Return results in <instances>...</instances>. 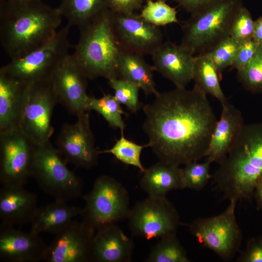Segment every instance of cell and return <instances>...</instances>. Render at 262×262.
I'll return each instance as SVG.
<instances>
[{
	"label": "cell",
	"instance_id": "1",
	"mask_svg": "<svg viewBox=\"0 0 262 262\" xmlns=\"http://www.w3.org/2000/svg\"><path fill=\"white\" fill-rule=\"evenodd\" d=\"M207 95L195 85L176 87L143 107V129L160 161L180 166L206 158L217 121Z\"/></svg>",
	"mask_w": 262,
	"mask_h": 262
},
{
	"label": "cell",
	"instance_id": "2",
	"mask_svg": "<svg viewBox=\"0 0 262 262\" xmlns=\"http://www.w3.org/2000/svg\"><path fill=\"white\" fill-rule=\"evenodd\" d=\"M58 8L41 1L0 2V41L11 60L41 46L57 33L62 19Z\"/></svg>",
	"mask_w": 262,
	"mask_h": 262
},
{
	"label": "cell",
	"instance_id": "3",
	"mask_svg": "<svg viewBox=\"0 0 262 262\" xmlns=\"http://www.w3.org/2000/svg\"><path fill=\"white\" fill-rule=\"evenodd\" d=\"M213 176V181L229 200L250 199L262 178V123L244 125Z\"/></svg>",
	"mask_w": 262,
	"mask_h": 262
},
{
	"label": "cell",
	"instance_id": "4",
	"mask_svg": "<svg viewBox=\"0 0 262 262\" xmlns=\"http://www.w3.org/2000/svg\"><path fill=\"white\" fill-rule=\"evenodd\" d=\"M111 13L107 8L79 28L80 38L72 55L87 79L117 78L121 48L113 29Z\"/></svg>",
	"mask_w": 262,
	"mask_h": 262
},
{
	"label": "cell",
	"instance_id": "5",
	"mask_svg": "<svg viewBox=\"0 0 262 262\" xmlns=\"http://www.w3.org/2000/svg\"><path fill=\"white\" fill-rule=\"evenodd\" d=\"M243 0H222L202 11L191 14L182 27L181 44L195 55L210 51L230 36L231 26Z\"/></svg>",
	"mask_w": 262,
	"mask_h": 262
},
{
	"label": "cell",
	"instance_id": "6",
	"mask_svg": "<svg viewBox=\"0 0 262 262\" xmlns=\"http://www.w3.org/2000/svg\"><path fill=\"white\" fill-rule=\"evenodd\" d=\"M70 26L68 24L41 46L20 58L11 60L0 68V73L27 84L50 80L69 54Z\"/></svg>",
	"mask_w": 262,
	"mask_h": 262
},
{
	"label": "cell",
	"instance_id": "7",
	"mask_svg": "<svg viewBox=\"0 0 262 262\" xmlns=\"http://www.w3.org/2000/svg\"><path fill=\"white\" fill-rule=\"evenodd\" d=\"M49 141L36 146L32 176L55 200L65 202L82 197L83 182L66 165Z\"/></svg>",
	"mask_w": 262,
	"mask_h": 262
},
{
	"label": "cell",
	"instance_id": "8",
	"mask_svg": "<svg viewBox=\"0 0 262 262\" xmlns=\"http://www.w3.org/2000/svg\"><path fill=\"white\" fill-rule=\"evenodd\" d=\"M83 198L85 205L81 216L82 221L96 230L127 219L131 210L127 189L108 175L97 178Z\"/></svg>",
	"mask_w": 262,
	"mask_h": 262
},
{
	"label": "cell",
	"instance_id": "9",
	"mask_svg": "<svg viewBox=\"0 0 262 262\" xmlns=\"http://www.w3.org/2000/svg\"><path fill=\"white\" fill-rule=\"evenodd\" d=\"M237 202L230 200L222 213L197 218L188 225L191 234L201 245L225 261L231 260L240 251L242 234L235 216Z\"/></svg>",
	"mask_w": 262,
	"mask_h": 262
},
{
	"label": "cell",
	"instance_id": "10",
	"mask_svg": "<svg viewBox=\"0 0 262 262\" xmlns=\"http://www.w3.org/2000/svg\"><path fill=\"white\" fill-rule=\"evenodd\" d=\"M58 103L50 80L29 84L19 128L36 145L49 141L52 135L51 120Z\"/></svg>",
	"mask_w": 262,
	"mask_h": 262
},
{
	"label": "cell",
	"instance_id": "11",
	"mask_svg": "<svg viewBox=\"0 0 262 262\" xmlns=\"http://www.w3.org/2000/svg\"><path fill=\"white\" fill-rule=\"evenodd\" d=\"M133 236L149 240L176 232L179 213L165 196H148L137 202L127 218Z\"/></svg>",
	"mask_w": 262,
	"mask_h": 262
},
{
	"label": "cell",
	"instance_id": "12",
	"mask_svg": "<svg viewBox=\"0 0 262 262\" xmlns=\"http://www.w3.org/2000/svg\"><path fill=\"white\" fill-rule=\"evenodd\" d=\"M37 145L20 128L0 133V181L2 185L24 186L32 176Z\"/></svg>",
	"mask_w": 262,
	"mask_h": 262
},
{
	"label": "cell",
	"instance_id": "13",
	"mask_svg": "<svg viewBox=\"0 0 262 262\" xmlns=\"http://www.w3.org/2000/svg\"><path fill=\"white\" fill-rule=\"evenodd\" d=\"M111 12L113 29L122 49L142 55H151L163 43L159 27L140 15Z\"/></svg>",
	"mask_w": 262,
	"mask_h": 262
},
{
	"label": "cell",
	"instance_id": "14",
	"mask_svg": "<svg viewBox=\"0 0 262 262\" xmlns=\"http://www.w3.org/2000/svg\"><path fill=\"white\" fill-rule=\"evenodd\" d=\"M56 143L65 161L76 167L89 169L97 164L99 153L87 112L78 116L75 123L64 124Z\"/></svg>",
	"mask_w": 262,
	"mask_h": 262
},
{
	"label": "cell",
	"instance_id": "15",
	"mask_svg": "<svg viewBox=\"0 0 262 262\" xmlns=\"http://www.w3.org/2000/svg\"><path fill=\"white\" fill-rule=\"evenodd\" d=\"M96 230L83 221L73 220L55 235L46 249L47 262H91L93 241Z\"/></svg>",
	"mask_w": 262,
	"mask_h": 262
},
{
	"label": "cell",
	"instance_id": "16",
	"mask_svg": "<svg viewBox=\"0 0 262 262\" xmlns=\"http://www.w3.org/2000/svg\"><path fill=\"white\" fill-rule=\"evenodd\" d=\"M87 79L72 54H69L50 79L58 102L77 117L87 112L89 96L86 93Z\"/></svg>",
	"mask_w": 262,
	"mask_h": 262
},
{
	"label": "cell",
	"instance_id": "17",
	"mask_svg": "<svg viewBox=\"0 0 262 262\" xmlns=\"http://www.w3.org/2000/svg\"><path fill=\"white\" fill-rule=\"evenodd\" d=\"M151 55L154 70L171 81L176 88H184L193 80L195 55L181 44L163 43Z\"/></svg>",
	"mask_w": 262,
	"mask_h": 262
},
{
	"label": "cell",
	"instance_id": "18",
	"mask_svg": "<svg viewBox=\"0 0 262 262\" xmlns=\"http://www.w3.org/2000/svg\"><path fill=\"white\" fill-rule=\"evenodd\" d=\"M48 246L39 234L13 226H0V260L7 262L43 261Z\"/></svg>",
	"mask_w": 262,
	"mask_h": 262
},
{
	"label": "cell",
	"instance_id": "19",
	"mask_svg": "<svg viewBox=\"0 0 262 262\" xmlns=\"http://www.w3.org/2000/svg\"><path fill=\"white\" fill-rule=\"evenodd\" d=\"M222 111L213 130L206 159L219 164L226 157L244 125L241 112L229 101L221 104Z\"/></svg>",
	"mask_w": 262,
	"mask_h": 262
},
{
	"label": "cell",
	"instance_id": "20",
	"mask_svg": "<svg viewBox=\"0 0 262 262\" xmlns=\"http://www.w3.org/2000/svg\"><path fill=\"white\" fill-rule=\"evenodd\" d=\"M37 195L21 185H2L0 190L1 224L22 227L30 223L38 207Z\"/></svg>",
	"mask_w": 262,
	"mask_h": 262
},
{
	"label": "cell",
	"instance_id": "21",
	"mask_svg": "<svg viewBox=\"0 0 262 262\" xmlns=\"http://www.w3.org/2000/svg\"><path fill=\"white\" fill-rule=\"evenodd\" d=\"M134 244L116 224L96 230L94 237L91 262H129L131 261Z\"/></svg>",
	"mask_w": 262,
	"mask_h": 262
},
{
	"label": "cell",
	"instance_id": "22",
	"mask_svg": "<svg viewBox=\"0 0 262 262\" xmlns=\"http://www.w3.org/2000/svg\"><path fill=\"white\" fill-rule=\"evenodd\" d=\"M29 86L0 73V133L19 128Z\"/></svg>",
	"mask_w": 262,
	"mask_h": 262
},
{
	"label": "cell",
	"instance_id": "23",
	"mask_svg": "<svg viewBox=\"0 0 262 262\" xmlns=\"http://www.w3.org/2000/svg\"><path fill=\"white\" fill-rule=\"evenodd\" d=\"M82 209L55 200L38 207L31 222L30 231L37 234L46 232L56 235L67 227L73 219L81 215Z\"/></svg>",
	"mask_w": 262,
	"mask_h": 262
},
{
	"label": "cell",
	"instance_id": "24",
	"mask_svg": "<svg viewBox=\"0 0 262 262\" xmlns=\"http://www.w3.org/2000/svg\"><path fill=\"white\" fill-rule=\"evenodd\" d=\"M154 69L143 55L121 49L117 66V78L137 84L147 96L158 92L155 87Z\"/></svg>",
	"mask_w": 262,
	"mask_h": 262
},
{
	"label": "cell",
	"instance_id": "25",
	"mask_svg": "<svg viewBox=\"0 0 262 262\" xmlns=\"http://www.w3.org/2000/svg\"><path fill=\"white\" fill-rule=\"evenodd\" d=\"M140 186L148 196H165L172 190L183 189L181 168L159 161L146 169Z\"/></svg>",
	"mask_w": 262,
	"mask_h": 262
},
{
	"label": "cell",
	"instance_id": "26",
	"mask_svg": "<svg viewBox=\"0 0 262 262\" xmlns=\"http://www.w3.org/2000/svg\"><path fill=\"white\" fill-rule=\"evenodd\" d=\"M221 77L207 53L195 55L193 71L195 85L207 94L217 99L221 104L228 101L220 85Z\"/></svg>",
	"mask_w": 262,
	"mask_h": 262
},
{
	"label": "cell",
	"instance_id": "27",
	"mask_svg": "<svg viewBox=\"0 0 262 262\" xmlns=\"http://www.w3.org/2000/svg\"><path fill=\"white\" fill-rule=\"evenodd\" d=\"M70 26L81 28L102 11L109 8L108 0H61L58 7Z\"/></svg>",
	"mask_w": 262,
	"mask_h": 262
},
{
	"label": "cell",
	"instance_id": "28",
	"mask_svg": "<svg viewBox=\"0 0 262 262\" xmlns=\"http://www.w3.org/2000/svg\"><path fill=\"white\" fill-rule=\"evenodd\" d=\"M146 262H189L187 252L176 236V232L161 237L151 249Z\"/></svg>",
	"mask_w": 262,
	"mask_h": 262
},
{
	"label": "cell",
	"instance_id": "29",
	"mask_svg": "<svg viewBox=\"0 0 262 262\" xmlns=\"http://www.w3.org/2000/svg\"><path fill=\"white\" fill-rule=\"evenodd\" d=\"M91 110L101 115L111 127L118 128L123 132L125 125L122 115L124 112L114 95L105 94L100 98L89 97L86 111Z\"/></svg>",
	"mask_w": 262,
	"mask_h": 262
},
{
	"label": "cell",
	"instance_id": "30",
	"mask_svg": "<svg viewBox=\"0 0 262 262\" xmlns=\"http://www.w3.org/2000/svg\"><path fill=\"white\" fill-rule=\"evenodd\" d=\"M121 134L120 138L111 148L98 151V153H111L119 161L137 167L143 173L146 169L141 162L140 156L143 149L148 147V144L145 145L137 144L125 138L123 132Z\"/></svg>",
	"mask_w": 262,
	"mask_h": 262
},
{
	"label": "cell",
	"instance_id": "31",
	"mask_svg": "<svg viewBox=\"0 0 262 262\" xmlns=\"http://www.w3.org/2000/svg\"><path fill=\"white\" fill-rule=\"evenodd\" d=\"M237 77L248 91L262 92V46H259L248 64L237 70Z\"/></svg>",
	"mask_w": 262,
	"mask_h": 262
},
{
	"label": "cell",
	"instance_id": "32",
	"mask_svg": "<svg viewBox=\"0 0 262 262\" xmlns=\"http://www.w3.org/2000/svg\"><path fill=\"white\" fill-rule=\"evenodd\" d=\"M176 9L165 1L146 0L140 15L146 21L158 27L178 23Z\"/></svg>",
	"mask_w": 262,
	"mask_h": 262
},
{
	"label": "cell",
	"instance_id": "33",
	"mask_svg": "<svg viewBox=\"0 0 262 262\" xmlns=\"http://www.w3.org/2000/svg\"><path fill=\"white\" fill-rule=\"evenodd\" d=\"M212 162L206 159L202 163L190 162L181 168L183 189L189 188L196 191L203 189L212 178L210 167Z\"/></svg>",
	"mask_w": 262,
	"mask_h": 262
},
{
	"label": "cell",
	"instance_id": "34",
	"mask_svg": "<svg viewBox=\"0 0 262 262\" xmlns=\"http://www.w3.org/2000/svg\"><path fill=\"white\" fill-rule=\"evenodd\" d=\"M239 46L240 43L229 36L206 52L211 57L221 77L225 69L232 66Z\"/></svg>",
	"mask_w": 262,
	"mask_h": 262
},
{
	"label": "cell",
	"instance_id": "35",
	"mask_svg": "<svg viewBox=\"0 0 262 262\" xmlns=\"http://www.w3.org/2000/svg\"><path fill=\"white\" fill-rule=\"evenodd\" d=\"M109 84L114 91V96L121 104L131 112L136 113L141 107L139 100L140 87L133 82L113 78L108 80Z\"/></svg>",
	"mask_w": 262,
	"mask_h": 262
},
{
	"label": "cell",
	"instance_id": "36",
	"mask_svg": "<svg viewBox=\"0 0 262 262\" xmlns=\"http://www.w3.org/2000/svg\"><path fill=\"white\" fill-rule=\"evenodd\" d=\"M254 23L250 12L242 5L233 20L230 36L240 44L252 39Z\"/></svg>",
	"mask_w": 262,
	"mask_h": 262
},
{
	"label": "cell",
	"instance_id": "37",
	"mask_svg": "<svg viewBox=\"0 0 262 262\" xmlns=\"http://www.w3.org/2000/svg\"><path fill=\"white\" fill-rule=\"evenodd\" d=\"M238 262H262V236L249 239L245 250L240 252Z\"/></svg>",
	"mask_w": 262,
	"mask_h": 262
},
{
	"label": "cell",
	"instance_id": "38",
	"mask_svg": "<svg viewBox=\"0 0 262 262\" xmlns=\"http://www.w3.org/2000/svg\"><path fill=\"white\" fill-rule=\"evenodd\" d=\"M258 47V44L253 39L240 43L232 66L237 71L245 67L251 59Z\"/></svg>",
	"mask_w": 262,
	"mask_h": 262
},
{
	"label": "cell",
	"instance_id": "39",
	"mask_svg": "<svg viewBox=\"0 0 262 262\" xmlns=\"http://www.w3.org/2000/svg\"><path fill=\"white\" fill-rule=\"evenodd\" d=\"M144 0H108V8L114 13H134L140 9Z\"/></svg>",
	"mask_w": 262,
	"mask_h": 262
},
{
	"label": "cell",
	"instance_id": "40",
	"mask_svg": "<svg viewBox=\"0 0 262 262\" xmlns=\"http://www.w3.org/2000/svg\"><path fill=\"white\" fill-rule=\"evenodd\" d=\"M180 6L190 14L206 9L222 0H174Z\"/></svg>",
	"mask_w": 262,
	"mask_h": 262
},
{
	"label": "cell",
	"instance_id": "41",
	"mask_svg": "<svg viewBox=\"0 0 262 262\" xmlns=\"http://www.w3.org/2000/svg\"><path fill=\"white\" fill-rule=\"evenodd\" d=\"M252 39L262 46V16L254 21Z\"/></svg>",
	"mask_w": 262,
	"mask_h": 262
},
{
	"label": "cell",
	"instance_id": "42",
	"mask_svg": "<svg viewBox=\"0 0 262 262\" xmlns=\"http://www.w3.org/2000/svg\"><path fill=\"white\" fill-rule=\"evenodd\" d=\"M257 201L258 206L262 210V178L260 179L257 182L254 195Z\"/></svg>",
	"mask_w": 262,
	"mask_h": 262
},
{
	"label": "cell",
	"instance_id": "43",
	"mask_svg": "<svg viewBox=\"0 0 262 262\" xmlns=\"http://www.w3.org/2000/svg\"><path fill=\"white\" fill-rule=\"evenodd\" d=\"M10 0L15 1V2H21V3L29 2L36 1H41V0Z\"/></svg>",
	"mask_w": 262,
	"mask_h": 262
},
{
	"label": "cell",
	"instance_id": "44",
	"mask_svg": "<svg viewBox=\"0 0 262 262\" xmlns=\"http://www.w3.org/2000/svg\"><path fill=\"white\" fill-rule=\"evenodd\" d=\"M162 0V1H166L167 0Z\"/></svg>",
	"mask_w": 262,
	"mask_h": 262
},
{
	"label": "cell",
	"instance_id": "45",
	"mask_svg": "<svg viewBox=\"0 0 262 262\" xmlns=\"http://www.w3.org/2000/svg\"></svg>",
	"mask_w": 262,
	"mask_h": 262
}]
</instances>
